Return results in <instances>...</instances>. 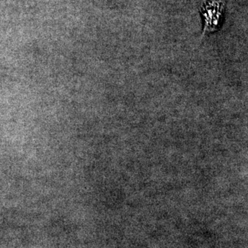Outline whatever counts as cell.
<instances>
[{
	"instance_id": "6da1fadb",
	"label": "cell",
	"mask_w": 248,
	"mask_h": 248,
	"mask_svg": "<svg viewBox=\"0 0 248 248\" xmlns=\"http://www.w3.org/2000/svg\"><path fill=\"white\" fill-rule=\"evenodd\" d=\"M227 0H203L201 3L200 11L203 20V29L200 45L205 36L219 31L223 23Z\"/></svg>"
}]
</instances>
